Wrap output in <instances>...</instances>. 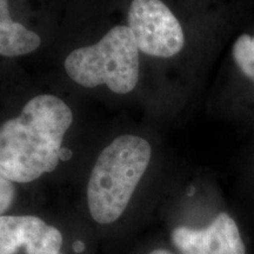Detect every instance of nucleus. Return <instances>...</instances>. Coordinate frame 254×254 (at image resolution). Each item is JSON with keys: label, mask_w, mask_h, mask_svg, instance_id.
<instances>
[{"label": "nucleus", "mask_w": 254, "mask_h": 254, "mask_svg": "<svg viewBox=\"0 0 254 254\" xmlns=\"http://www.w3.org/2000/svg\"><path fill=\"white\" fill-rule=\"evenodd\" d=\"M73 113L64 100L38 95L17 118L0 126V174L12 183H31L56 170Z\"/></svg>", "instance_id": "nucleus-1"}, {"label": "nucleus", "mask_w": 254, "mask_h": 254, "mask_svg": "<svg viewBox=\"0 0 254 254\" xmlns=\"http://www.w3.org/2000/svg\"><path fill=\"white\" fill-rule=\"evenodd\" d=\"M73 250L75 253H81L85 251V244L82 241H75L74 245H73Z\"/></svg>", "instance_id": "nucleus-10"}, {"label": "nucleus", "mask_w": 254, "mask_h": 254, "mask_svg": "<svg viewBox=\"0 0 254 254\" xmlns=\"http://www.w3.org/2000/svg\"><path fill=\"white\" fill-rule=\"evenodd\" d=\"M172 241L182 254H246L237 222L225 212L202 230L174 228Z\"/></svg>", "instance_id": "nucleus-6"}, {"label": "nucleus", "mask_w": 254, "mask_h": 254, "mask_svg": "<svg viewBox=\"0 0 254 254\" xmlns=\"http://www.w3.org/2000/svg\"><path fill=\"white\" fill-rule=\"evenodd\" d=\"M150 254H173L172 252H170V251L167 250H163V249H159V250H155L153 252H151Z\"/></svg>", "instance_id": "nucleus-12"}, {"label": "nucleus", "mask_w": 254, "mask_h": 254, "mask_svg": "<svg viewBox=\"0 0 254 254\" xmlns=\"http://www.w3.org/2000/svg\"><path fill=\"white\" fill-rule=\"evenodd\" d=\"M41 39L11 18L8 0H0V56L19 57L34 52Z\"/></svg>", "instance_id": "nucleus-7"}, {"label": "nucleus", "mask_w": 254, "mask_h": 254, "mask_svg": "<svg viewBox=\"0 0 254 254\" xmlns=\"http://www.w3.org/2000/svg\"><path fill=\"white\" fill-rule=\"evenodd\" d=\"M232 55L240 71L254 81V37L240 36L234 43Z\"/></svg>", "instance_id": "nucleus-8"}, {"label": "nucleus", "mask_w": 254, "mask_h": 254, "mask_svg": "<svg viewBox=\"0 0 254 254\" xmlns=\"http://www.w3.org/2000/svg\"><path fill=\"white\" fill-rule=\"evenodd\" d=\"M151 146L135 135L116 138L98 157L87 185L92 218L112 224L124 213L151 160Z\"/></svg>", "instance_id": "nucleus-2"}, {"label": "nucleus", "mask_w": 254, "mask_h": 254, "mask_svg": "<svg viewBox=\"0 0 254 254\" xmlns=\"http://www.w3.org/2000/svg\"><path fill=\"white\" fill-rule=\"evenodd\" d=\"M127 21L136 46L145 55L171 58L183 50L182 25L161 0H133Z\"/></svg>", "instance_id": "nucleus-4"}, {"label": "nucleus", "mask_w": 254, "mask_h": 254, "mask_svg": "<svg viewBox=\"0 0 254 254\" xmlns=\"http://www.w3.org/2000/svg\"><path fill=\"white\" fill-rule=\"evenodd\" d=\"M72 157V152L67 150V148H62V151H60V159H63V160H68L69 158Z\"/></svg>", "instance_id": "nucleus-11"}, {"label": "nucleus", "mask_w": 254, "mask_h": 254, "mask_svg": "<svg viewBox=\"0 0 254 254\" xmlns=\"http://www.w3.org/2000/svg\"><path fill=\"white\" fill-rule=\"evenodd\" d=\"M63 237L59 230L34 215H0V254H59Z\"/></svg>", "instance_id": "nucleus-5"}, {"label": "nucleus", "mask_w": 254, "mask_h": 254, "mask_svg": "<svg viewBox=\"0 0 254 254\" xmlns=\"http://www.w3.org/2000/svg\"><path fill=\"white\" fill-rule=\"evenodd\" d=\"M15 189L13 183L9 182L0 174V215L5 213L13 204Z\"/></svg>", "instance_id": "nucleus-9"}, {"label": "nucleus", "mask_w": 254, "mask_h": 254, "mask_svg": "<svg viewBox=\"0 0 254 254\" xmlns=\"http://www.w3.org/2000/svg\"><path fill=\"white\" fill-rule=\"evenodd\" d=\"M65 71L87 88L106 85L126 94L139 80V49L128 26H116L97 44L74 50L65 60Z\"/></svg>", "instance_id": "nucleus-3"}]
</instances>
